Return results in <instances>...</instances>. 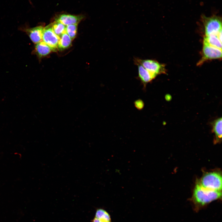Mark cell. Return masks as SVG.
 I'll return each instance as SVG.
<instances>
[{
    "label": "cell",
    "instance_id": "15",
    "mask_svg": "<svg viewBox=\"0 0 222 222\" xmlns=\"http://www.w3.org/2000/svg\"><path fill=\"white\" fill-rule=\"evenodd\" d=\"M95 217L109 222H111L110 215L106 211L103 209L99 208L97 209Z\"/></svg>",
    "mask_w": 222,
    "mask_h": 222
},
{
    "label": "cell",
    "instance_id": "12",
    "mask_svg": "<svg viewBox=\"0 0 222 222\" xmlns=\"http://www.w3.org/2000/svg\"><path fill=\"white\" fill-rule=\"evenodd\" d=\"M212 132L214 133L215 141L218 142L222 138V118H218L212 123Z\"/></svg>",
    "mask_w": 222,
    "mask_h": 222
},
{
    "label": "cell",
    "instance_id": "6",
    "mask_svg": "<svg viewBox=\"0 0 222 222\" xmlns=\"http://www.w3.org/2000/svg\"><path fill=\"white\" fill-rule=\"evenodd\" d=\"M42 39L52 50L55 51L57 49L60 38L53 32L51 24L44 28Z\"/></svg>",
    "mask_w": 222,
    "mask_h": 222
},
{
    "label": "cell",
    "instance_id": "11",
    "mask_svg": "<svg viewBox=\"0 0 222 222\" xmlns=\"http://www.w3.org/2000/svg\"><path fill=\"white\" fill-rule=\"evenodd\" d=\"M52 50L51 48L43 41L36 44L35 52L39 57L46 56Z\"/></svg>",
    "mask_w": 222,
    "mask_h": 222
},
{
    "label": "cell",
    "instance_id": "16",
    "mask_svg": "<svg viewBox=\"0 0 222 222\" xmlns=\"http://www.w3.org/2000/svg\"><path fill=\"white\" fill-rule=\"evenodd\" d=\"M77 28V24H73L66 26L65 32L69 35L72 39L76 37Z\"/></svg>",
    "mask_w": 222,
    "mask_h": 222
},
{
    "label": "cell",
    "instance_id": "1",
    "mask_svg": "<svg viewBox=\"0 0 222 222\" xmlns=\"http://www.w3.org/2000/svg\"><path fill=\"white\" fill-rule=\"evenodd\" d=\"M221 191L204 188L198 182L194 189L192 199L195 204L203 206L221 197Z\"/></svg>",
    "mask_w": 222,
    "mask_h": 222
},
{
    "label": "cell",
    "instance_id": "3",
    "mask_svg": "<svg viewBox=\"0 0 222 222\" xmlns=\"http://www.w3.org/2000/svg\"><path fill=\"white\" fill-rule=\"evenodd\" d=\"M221 175L217 172H210L204 174L199 183L205 188L218 191L222 190Z\"/></svg>",
    "mask_w": 222,
    "mask_h": 222
},
{
    "label": "cell",
    "instance_id": "13",
    "mask_svg": "<svg viewBox=\"0 0 222 222\" xmlns=\"http://www.w3.org/2000/svg\"><path fill=\"white\" fill-rule=\"evenodd\" d=\"M72 39L66 33L63 34L60 37L57 48L62 50L69 47L71 45Z\"/></svg>",
    "mask_w": 222,
    "mask_h": 222
},
{
    "label": "cell",
    "instance_id": "4",
    "mask_svg": "<svg viewBox=\"0 0 222 222\" xmlns=\"http://www.w3.org/2000/svg\"><path fill=\"white\" fill-rule=\"evenodd\" d=\"M134 62L135 64L138 63L141 64L150 72L156 76L159 74H165L166 73L165 65L155 60L135 58Z\"/></svg>",
    "mask_w": 222,
    "mask_h": 222
},
{
    "label": "cell",
    "instance_id": "14",
    "mask_svg": "<svg viewBox=\"0 0 222 222\" xmlns=\"http://www.w3.org/2000/svg\"><path fill=\"white\" fill-rule=\"evenodd\" d=\"M51 28L53 32L60 38L65 32L66 26L61 23L56 21L51 24Z\"/></svg>",
    "mask_w": 222,
    "mask_h": 222
},
{
    "label": "cell",
    "instance_id": "8",
    "mask_svg": "<svg viewBox=\"0 0 222 222\" xmlns=\"http://www.w3.org/2000/svg\"><path fill=\"white\" fill-rule=\"evenodd\" d=\"M84 18L82 15H73L62 14L59 15L56 18L55 21L61 23L65 26L78 23Z\"/></svg>",
    "mask_w": 222,
    "mask_h": 222
},
{
    "label": "cell",
    "instance_id": "9",
    "mask_svg": "<svg viewBox=\"0 0 222 222\" xmlns=\"http://www.w3.org/2000/svg\"><path fill=\"white\" fill-rule=\"evenodd\" d=\"M135 64L137 65L138 68V78L145 89L146 84L152 81L156 76L150 72L141 64L138 63Z\"/></svg>",
    "mask_w": 222,
    "mask_h": 222
},
{
    "label": "cell",
    "instance_id": "5",
    "mask_svg": "<svg viewBox=\"0 0 222 222\" xmlns=\"http://www.w3.org/2000/svg\"><path fill=\"white\" fill-rule=\"evenodd\" d=\"M203 44L202 57L198 62V65L202 64L207 60L221 58V49L211 46L204 42Z\"/></svg>",
    "mask_w": 222,
    "mask_h": 222
},
{
    "label": "cell",
    "instance_id": "7",
    "mask_svg": "<svg viewBox=\"0 0 222 222\" xmlns=\"http://www.w3.org/2000/svg\"><path fill=\"white\" fill-rule=\"evenodd\" d=\"M43 28L42 26H39L32 28H23L21 29L27 34L34 43L36 44L41 41Z\"/></svg>",
    "mask_w": 222,
    "mask_h": 222
},
{
    "label": "cell",
    "instance_id": "17",
    "mask_svg": "<svg viewBox=\"0 0 222 222\" xmlns=\"http://www.w3.org/2000/svg\"><path fill=\"white\" fill-rule=\"evenodd\" d=\"M92 222H111L107 221L105 220L97 218L95 217L92 220Z\"/></svg>",
    "mask_w": 222,
    "mask_h": 222
},
{
    "label": "cell",
    "instance_id": "2",
    "mask_svg": "<svg viewBox=\"0 0 222 222\" xmlns=\"http://www.w3.org/2000/svg\"><path fill=\"white\" fill-rule=\"evenodd\" d=\"M204 26L205 36L216 35L222 31V19L215 15L207 17L204 15L201 16Z\"/></svg>",
    "mask_w": 222,
    "mask_h": 222
},
{
    "label": "cell",
    "instance_id": "10",
    "mask_svg": "<svg viewBox=\"0 0 222 222\" xmlns=\"http://www.w3.org/2000/svg\"><path fill=\"white\" fill-rule=\"evenodd\" d=\"M203 42L222 50V31L216 35L205 36Z\"/></svg>",
    "mask_w": 222,
    "mask_h": 222
}]
</instances>
